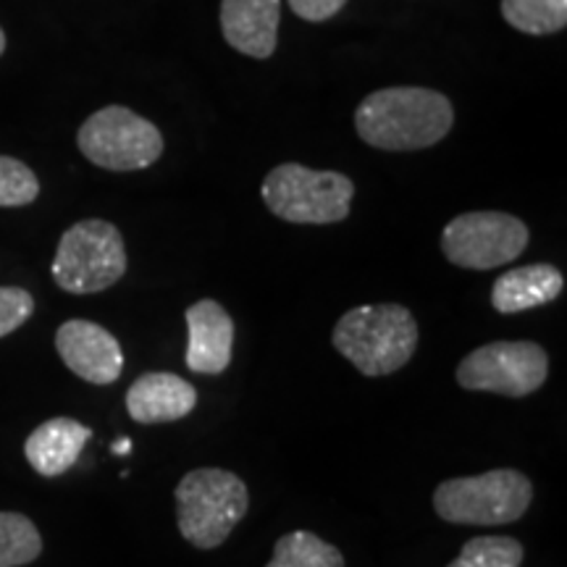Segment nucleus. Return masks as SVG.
Segmentation results:
<instances>
[{"label": "nucleus", "mask_w": 567, "mask_h": 567, "mask_svg": "<svg viewBox=\"0 0 567 567\" xmlns=\"http://www.w3.org/2000/svg\"><path fill=\"white\" fill-rule=\"evenodd\" d=\"M113 452H116V455H130L132 442H130V439H122L118 444H113Z\"/></svg>", "instance_id": "nucleus-23"}, {"label": "nucleus", "mask_w": 567, "mask_h": 567, "mask_svg": "<svg viewBox=\"0 0 567 567\" xmlns=\"http://www.w3.org/2000/svg\"><path fill=\"white\" fill-rule=\"evenodd\" d=\"M528 226L502 210H473L444 226L442 252L467 271H492L513 264L528 247Z\"/></svg>", "instance_id": "nucleus-8"}, {"label": "nucleus", "mask_w": 567, "mask_h": 567, "mask_svg": "<svg viewBox=\"0 0 567 567\" xmlns=\"http://www.w3.org/2000/svg\"><path fill=\"white\" fill-rule=\"evenodd\" d=\"M523 544L509 536H476L446 567H520Z\"/></svg>", "instance_id": "nucleus-19"}, {"label": "nucleus", "mask_w": 567, "mask_h": 567, "mask_svg": "<svg viewBox=\"0 0 567 567\" xmlns=\"http://www.w3.org/2000/svg\"><path fill=\"white\" fill-rule=\"evenodd\" d=\"M534 484L513 467L450 478L434 492V509L452 526H505L526 515Z\"/></svg>", "instance_id": "nucleus-4"}, {"label": "nucleus", "mask_w": 567, "mask_h": 567, "mask_svg": "<svg viewBox=\"0 0 567 567\" xmlns=\"http://www.w3.org/2000/svg\"><path fill=\"white\" fill-rule=\"evenodd\" d=\"M3 53H6V32L0 30V55H3Z\"/></svg>", "instance_id": "nucleus-24"}, {"label": "nucleus", "mask_w": 567, "mask_h": 567, "mask_svg": "<svg viewBox=\"0 0 567 567\" xmlns=\"http://www.w3.org/2000/svg\"><path fill=\"white\" fill-rule=\"evenodd\" d=\"M549 354L536 342H492L457 365V384L467 392H492L520 400L544 386Z\"/></svg>", "instance_id": "nucleus-9"}, {"label": "nucleus", "mask_w": 567, "mask_h": 567, "mask_svg": "<svg viewBox=\"0 0 567 567\" xmlns=\"http://www.w3.org/2000/svg\"><path fill=\"white\" fill-rule=\"evenodd\" d=\"M250 507L245 481L224 467H197L176 486L179 534L197 549H216Z\"/></svg>", "instance_id": "nucleus-3"}, {"label": "nucleus", "mask_w": 567, "mask_h": 567, "mask_svg": "<svg viewBox=\"0 0 567 567\" xmlns=\"http://www.w3.org/2000/svg\"><path fill=\"white\" fill-rule=\"evenodd\" d=\"M42 555V536L21 513H0V567L30 565Z\"/></svg>", "instance_id": "nucleus-18"}, {"label": "nucleus", "mask_w": 567, "mask_h": 567, "mask_svg": "<svg viewBox=\"0 0 567 567\" xmlns=\"http://www.w3.org/2000/svg\"><path fill=\"white\" fill-rule=\"evenodd\" d=\"M40 195L38 176L27 163L0 155V208H24Z\"/></svg>", "instance_id": "nucleus-20"}, {"label": "nucleus", "mask_w": 567, "mask_h": 567, "mask_svg": "<svg viewBox=\"0 0 567 567\" xmlns=\"http://www.w3.org/2000/svg\"><path fill=\"white\" fill-rule=\"evenodd\" d=\"M90 439L92 431L74 417H51L27 436L24 457L40 476L59 478L76 465Z\"/></svg>", "instance_id": "nucleus-14"}, {"label": "nucleus", "mask_w": 567, "mask_h": 567, "mask_svg": "<svg viewBox=\"0 0 567 567\" xmlns=\"http://www.w3.org/2000/svg\"><path fill=\"white\" fill-rule=\"evenodd\" d=\"M455 124L450 97L429 87H386L368 95L354 111V130L365 145L389 153L436 145Z\"/></svg>", "instance_id": "nucleus-1"}, {"label": "nucleus", "mask_w": 567, "mask_h": 567, "mask_svg": "<svg viewBox=\"0 0 567 567\" xmlns=\"http://www.w3.org/2000/svg\"><path fill=\"white\" fill-rule=\"evenodd\" d=\"M274 216L289 224H339L350 216L352 179L339 172H313L300 163H281L260 187Z\"/></svg>", "instance_id": "nucleus-6"}, {"label": "nucleus", "mask_w": 567, "mask_h": 567, "mask_svg": "<svg viewBox=\"0 0 567 567\" xmlns=\"http://www.w3.org/2000/svg\"><path fill=\"white\" fill-rule=\"evenodd\" d=\"M347 6V0H289V9L305 21H326L337 17Z\"/></svg>", "instance_id": "nucleus-22"}, {"label": "nucleus", "mask_w": 567, "mask_h": 567, "mask_svg": "<svg viewBox=\"0 0 567 567\" xmlns=\"http://www.w3.org/2000/svg\"><path fill=\"white\" fill-rule=\"evenodd\" d=\"M197 405V392L176 373H142L126 392V413L137 423L182 421Z\"/></svg>", "instance_id": "nucleus-13"}, {"label": "nucleus", "mask_w": 567, "mask_h": 567, "mask_svg": "<svg viewBox=\"0 0 567 567\" xmlns=\"http://www.w3.org/2000/svg\"><path fill=\"white\" fill-rule=\"evenodd\" d=\"M187 354L184 363L193 373L218 375L231 363L234 321L216 300H200L187 308Z\"/></svg>", "instance_id": "nucleus-11"}, {"label": "nucleus", "mask_w": 567, "mask_h": 567, "mask_svg": "<svg viewBox=\"0 0 567 567\" xmlns=\"http://www.w3.org/2000/svg\"><path fill=\"white\" fill-rule=\"evenodd\" d=\"M502 17L526 34H555L567 27V0H502Z\"/></svg>", "instance_id": "nucleus-17"}, {"label": "nucleus", "mask_w": 567, "mask_h": 567, "mask_svg": "<svg viewBox=\"0 0 567 567\" xmlns=\"http://www.w3.org/2000/svg\"><path fill=\"white\" fill-rule=\"evenodd\" d=\"M55 350L66 368L90 384L109 386L124 371V352L118 339L101 323L71 318L55 331Z\"/></svg>", "instance_id": "nucleus-10"}, {"label": "nucleus", "mask_w": 567, "mask_h": 567, "mask_svg": "<svg viewBox=\"0 0 567 567\" xmlns=\"http://www.w3.org/2000/svg\"><path fill=\"white\" fill-rule=\"evenodd\" d=\"M337 352L368 379L400 371L417 347V323L405 305H360L334 326Z\"/></svg>", "instance_id": "nucleus-2"}, {"label": "nucleus", "mask_w": 567, "mask_h": 567, "mask_svg": "<svg viewBox=\"0 0 567 567\" xmlns=\"http://www.w3.org/2000/svg\"><path fill=\"white\" fill-rule=\"evenodd\" d=\"M266 567H344V557L321 536L310 530H292L276 542L274 557Z\"/></svg>", "instance_id": "nucleus-16"}, {"label": "nucleus", "mask_w": 567, "mask_h": 567, "mask_svg": "<svg viewBox=\"0 0 567 567\" xmlns=\"http://www.w3.org/2000/svg\"><path fill=\"white\" fill-rule=\"evenodd\" d=\"M281 0H221V32L234 51L271 59L279 45Z\"/></svg>", "instance_id": "nucleus-12"}, {"label": "nucleus", "mask_w": 567, "mask_h": 567, "mask_svg": "<svg viewBox=\"0 0 567 567\" xmlns=\"http://www.w3.org/2000/svg\"><path fill=\"white\" fill-rule=\"evenodd\" d=\"M34 313V300L21 287H0V339L13 334L30 321Z\"/></svg>", "instance_id": "nucleus-21"}, {"label": "nucleus", "mask_w": 567, "mask_h": 567, "mask_svg": "<svg viewBox=\"0 0 567 567\" xmlns=\"http://www.w3.org/2000/svg\"><path fill=\"white\" fill-rule=\"evenodd\" d=\"M76 145L105 172H142L163 155V134L126 105H105L80 126Z\"/></svg>", "instance_id": "nucleus-7"}, {"label": "nucleus", "mask_w": 567, "mask_h": 567, "mask_svg": "<svg viewBox=\"0 0 567 567\" xmlns=\"http://www.w3.org/2000/svg\"><path fill=\"white\" fill-rule=\"evenodd\" d=\"M51 274L69 295L105 292L126 274L122 231L101 218L69 226L55 250Z\"/></svg>", "instance_id": "nucleus-5"}, {"label": "nucleus", "mask_w": 567, "mask_h": 567, "mask_svg": "<svg viewBox=\"0 0 567 567\" xmlns=\"http://www.w3.org/2000/svg\"><path fill=\"white\" fill-rule=\"evenodd\" d=\"M565 289L563 274L549 264H534L513 268L502 274L492 287V305L496 313L515 316L526 310L542 308L551 300H557Z\"/></svg>", "instance_id": "nucleus-15"}]
</instances>
